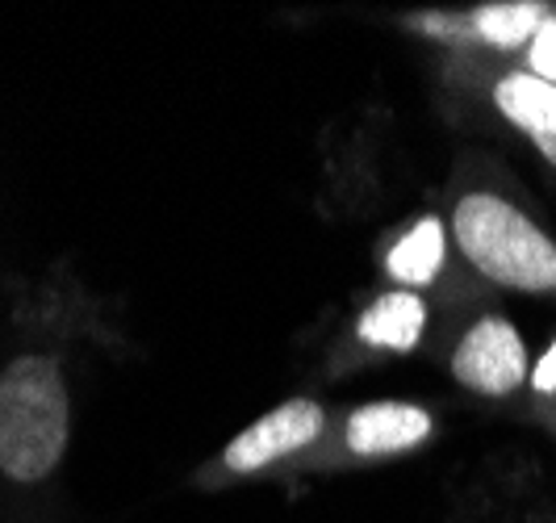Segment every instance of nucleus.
<instances>
[{
	"label": "nucleus",
	"mask_w": 556,
	"mask_h": 523,
	"mask_svg": "<svg viewBox=\"0 0 556 523\" xmlns=\"http://www.w3.org/2000/svg\"><path fill=\"white\" fill-rule=\"evenodd\" d=\"M72 402L55 357H17L0 373V473L42 482L67 452Z\"/></svg>",
	"instance_id": "obj_2"
},
{
	"label": "nucleus",
	"mask_w": 556,
	"mask_h": 523,
	"mask_svg": "<svg viewBox=\"0 0 556 523\" xmlns=\"http://www.w3.org/2000/svg\"><path fill=\"white\" fill-rule=\"evenodd\" d=\"M431 327V302L427 294L415 289H386L361 310L356 319V339L372 352H390V357H406L427 339Z\"/></svg>",
	"instance_id": "obj_9"
},
{
	"label": "nucleus",
	"mask_w": 556,
	"mask_h": 523,
	"mask_svg": "<svg viewBox=\"0 0 556 523\" xmlns=\"http://www.w3.org/2000/svg\"><path fill=\"white\" fill-rule=\"evenodd\" d=\"M452 231L444 214H418L390 248H386V276L393 289H415L427 294L435 285H444L452 273Z\"/></svg>",
	"instance_id": "obj_8"
},
{
	"label": "nucleus",
	"mask_w": 556,
	"mask_h": 523,
	"mask_svg": "<svg viewBox=\"0 0 556 523\" xmlns=\"http://www.w3.org/2000/svg\"><path fill=\"white\" fill-rule=\"evenodd\" d=\"M528 414L556 436V335L540 348V357L531 364Z\"/></svg>",
	"instance_id": "obj_10"
},
{
	"label": "nucleus",
	"mask_w": 556,
	"mask_h": 523,
	"mask_svg": "<svg viewBox=\"0 0 556 523\" xmlns=\"http://www.w3.org/2000/svg\"><path fill=\"white\" fill-rule=\"evenodd\" d=\"M435 436H440V419L431 407L406 402V398H377V402L352 407L339 419L334 448L352 461H390V457L418 452Z\"/></svg>",
	"instance_id": "obj_7"
},
{
	"label": "nucleus",
	"mask_w": 556,
	"mask_h": 523,
	"mask_svg": "<svg viewBox=\"0 0 556 523\" xmlns=\"http://www.w3.org/2000/svg\"><path fill=\"white\" fill-rule=\"evenodd\" d=\"M327 432H331V414L318 398H289L268 414H260L251 427H243L226 444L218 465L230 477H255V473L280 465L289 457H302L309 448H318Z\"/></svg>",
	"instance_id": "obj_6"
},
{
	"label": "nucleus",
	"mask_w": 556,
	"mask_h": 523,
	"mask_svg": "<svg viewBox=\"0 0 556 523\" xmlns=\"http://www.w3.org/2000/svg\"><path fill=\"white\" fill-rule=\"evenodd\" d=\"M531 364V344L502 306H473L447 339L452 382L490 407H528Z\"/></svg>",
	"instance_id": "obj_3"
},
{
	"label": "nucleus",
	"mask_w": 556,
	"mask_h": 523,
	"mask_svg": "<svg viewBox=\"0 0 556 523\" xmlns=\"http://www.w3.org/2000/svg\"><path fill=\"white\" fill-rule=\"evenodd\" d=\"M519 63L528 67L531 76L556 84V9L544 17V26L535 29V38L528 42V51H523Z\"/></svg>",
	"instance_id": "obj_11"
},
{
	"label": "nucleus",
	"mask_w": 556,
	"mask_h": 523,
	"mask_svg": "<svg viewBox=\"0 0 556 523\" xmlns=\"http://www.w3.org/2000/svg\"><path fill=\"white\" fill-rule=\"evenodd\" d=\"M553 0H481L469 9H422L406 17V29L444 47L447 59L519 63L535 29L553 13Z\"/></svg>",
	"instance_id": "obj_5"
},
{
	"label": "nucleus",
	"mask_w": 556,
	"mask_h": 523,
	"mask_svg": "<svg viewBox=\"0 0 556 523\" xmlns=\"http://www.w3.org/2000/svg\"><path fill=\"white\" fill-rule=\"evenodd\" d=\"M447 80L490 122L519 135L556 172V84L531 76L523 63L447 59Z\"/></svg>",
	"instance_id": "obj_4"
},
{
	"label": "nucleus",
	"mask_w": 556,
	"mask_h": 523,
	"mask_svg": "<svg viewBox=\"0 0 556 523\" xmlns=\"http://www.w3.org/2000/svg\"><path fill=\"white\" fill-rule=\"evenodd\" d=\"M447 231L460 264L490 289H510L556 302V239L531 206L515 194L510 176L490 160H469L447 201Z\"/></svg>",
	"instance_id": "obj_1"
}]
</instances>
